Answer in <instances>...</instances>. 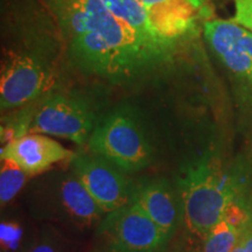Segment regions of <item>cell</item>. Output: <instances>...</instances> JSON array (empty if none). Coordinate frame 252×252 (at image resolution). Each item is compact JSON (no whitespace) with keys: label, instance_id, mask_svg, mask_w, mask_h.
I'll return each instance as SVG.
<instances>
[{"label":"cell","instance_id":"6da1fadb","mask_svg":"<svg viewBox=\"0 0 252 252\" xmlns=\"http://www.w3.org/2000/svg\"><path fill=\"white\" fill-rule=\"evenodd\" d=\"M178 185L186 225L200 237H207L222 220L225 207L239 200L235 178L210 160L191 163L179 178Z\"/></svg>","mask_w":252,"mask_h":252},{"label":"cell","instance_id":"7a4b0ae2","mask_svg":"<svg viewBox=\"0 0 252 252\" xmlns=\"http://www.w3.org/2000/svg\"><path fill=\"white\" fill-rule=\"evenodd\" d=\"M89 147L124 172H138L151 162L152 147L139 123L128 112L116 111L94 128Z\"/></svg>","mask_w":252,"mask_h":252},{"label":"cell","instance_id":"3957f363","mask_svg":"<svg viewBox=\"0 0 252 252\" xmlns=\"http://www.w3.org/2000/svg\"><path fill=\"white\" fill-rule=\"evenodd\" d=\"M99 232L113 252H156L169 239L134 201L110 213Z\"/></svg>","mask_w":252,"mask_h":252},{"label":"cell","instance_id":"277c9868","mask_svg":"<svg viewBox=\"0 0 252 252\" xmlns=\"http://www.w3.org/2000/svg\"><path fill=\"white\" fill-rule=\"evenodd\" d=\"M30 131L64 138L82 146L94 131V115L80 99L53 94L37 109Z\"/></svg>","mask_w":252,"mask_h":252},{"label":"cell","instance_id":"5b68a950","mask_svg":"<svg viewBox=\"0 0 252 252\" xmlns=\"http://www.w3.org/2000/svg\"><path fill=\"white\" fill-rule=\"evenodd\" d=\"M52 86L48 68L36 56L12 54L2 65L0 78L1 110L14 109L36 99Z\"/></svg>","mask_w":252,"mask_h":252},{"label":"cell","instance_id":"8992f818","mask_svg":"<svg viewBox=\"0 0 252 252\" xmlns=\"http://www.w3.org/2000/svg\"><path fill=\"white\" fill-rule=\"evenodd\" d=\"M80 179L104 213H112L132 201V189L115 165L102 157L80 156L72 160Z\"/></svg>","mask_w":252,"mask_h":252},{"label":"cell","instance_id":"52a82bcc","mask_svg":"<svg viewBox=\"0 0 252 252\" xmlns=\"http://www.w3.org/2000/svg\"><path fill=\"white\" fill-rule=\"evenodd\" d=\"M77 156L52 138L31 133L15 138L1 150V159H9L30 176L41 174L54 163L72 160Z\"/></svg>","mask_w":252,"mask_h":252},{"label":"cell","instance_id":"ba28073f","mask_svg":"<svg viewBox=\"0 0 252 252\" xmlns=\"http://www.w3.org/2000/svg\"><path fill=\"white\" fill-rule=\"evenodd\" d=\"M49 5L68 42L103 30L115 17L104 0H49Z\"/></svg>","mask_w":252,"mask_h":252},{"label":"cell","instance_id":"9c48e42d","mask_svg":"<svg viewBox=\"0 0 252 252\" xmlns=\"http://www.w3.org/2000/svg\"><path fill=\"white\" fill-rule=\"evenodd\" d=\"M241 26L234 21L212 20L204 24V36L214 53L236 77L252 89V56L238 43Z\"/></svg>","mask_w":252,"mask_h":252},{"label":"cell","instance_id":"30bf717a","mask_svg":"<svg viewBox=\"0 0 252 252\" xmlns=\"http://www.w3.org/2000/svg\"><path fill=\"white\" fill-rule=\"evenodd\" d=\"M132 201L137 202L165 234L171 237L179 220V208L168 181L157 179L132 189Z\"/></svg>","mask_w":252,"mask_h":252},{"label":"cell","instance_id":"8fae6325","mask_svg":"<svg viewBox=\"0 0 252 252\" xmlns=\"http://www.w3.org/2000/svg\"><path fill=\"white\" fill-rule=\"evenodd\" d=\"M201 6L197 0H166L147 7V14L159 36L175 41L191 31Z\"/></svg>","mask_w":252,"mask_h":252},{"label":"cell","instance_id":"7c38bea8","mask_svg":"<svg viewBox=\"0 0 252 252\" xmlns=\"http://www.w3.org/2000/svg\"><path fill=\"white\" fill-rule=\"evenodd\" d=\"M58 196L61 209L75 224L90 226L102 219L104 212L75 174L62 179Z\"/></svg>","mask_w":252,"mask_h":252},{"label":"cell","instance_id":"4fadbf2b","mask_svg":"<svg viewBox=\"0 0 252 252\" xmlns=\"http://www.w3.org/2000/svg\"><path fill=\"white\" fill-rule=\"evenodd\" d=\"M110 12L127 24L141 36L157 45L173 48L175 41L162 39L151 26L147 8L139 0H104Z\"/></svg>","mask_w":252,"mask_h":252},{"label":"cell","instance_id":"5bb4252c","mask_svg":"<svg viewBox=\"0 0 252 252\" xmlns=\"http://www.w3.org/2000/svg\"><path fill=\"white\" fill-rule=\"evenodd\" d=\"M28 175L17 163L9 159H1L0 169V202L4 207L13 200L26 184Z\"/></svg>","mask_w":252,"mask_h":252},{"label":"cell","instance_id":"9a60e30c","mask_svg":"<svg viewBox=\"0 0 252 252\" xmlns=\"http://www.w3.org/2000/svg\"><path fill=\"white\" fill-rule=\"evenodd\" d=\"M239 232L220 220L206 237L203 252H231L237 244Z\"/></svg>","mask_w":252,"mask_h":252},{"label":"cell","instance_id":"2e32d148","mask_svg":"<svg viewBox=\"0 0 252 252\" xmlns=\"http://www.w3.org/2000/svg\"><path fill=\"white\" fill-rule=\"evenodd\" d=\"M222 220H224L228 224L234 226L241 234V232L248 231V226L250 225L251 222V213L248 206H244V203L241 200H236L225 207Z\"/></svg>","mask_w":252,"mask_h":252},{"label":"cell","instance_id":"e0dca14e","mask_svg":"<svg viewBox=\"0 0 252 252\" xmlns=\"http://www.w3.org/2000/svg\"><path fill=\"white\" fill-rule=\"evenodd\" d=\"M235 14L232 21L252 32V0H234Z\"/></svg>","mask_w":252,"mask_h":252},{"label":"cell","instance_id":"ac0fdd59","mask_svg":"<svg viewBox=\"0 0 252 252\" xmlns=\"http://www.w3.org/2000/svg\"><path fill=\"white\" fill-rule=\"evenodd\" d=\"M21 236V230L14 224H1V243L6 248L14 249V245L18 243Z\"/></svg>","mask_w":252,"mask_h":252},{"label":"cell","instance_id":"d6986e66","mask_svg":"<svg viewBox=\"0 0 252 252\" xmlns=\"http://www.w3.org/2000/svg\"><path fill=\"white\" fill-rule=\"evenodd\" d=\"M28 252H62L61 244L58 243L50 235L42 236L36 243L32 245Z\"/></svg>","mask_w":252,"mask_h":252},{"label":"cell","instance_id":"ffe728a7","mask_svg":"<svg viewBox=\"0 0 252 252\" xmlns=\"http://www.w3.org/2000/svg\"><path fill=\"white\" fill-rule=\"evenodd\" d=\"M245 237V251L252 252V229L248 230L244 235Z\"/></svg>","mask_w":252,"mask_h":252},{"label":"cell","instance_id":"44dd1931","mask_svg":"<svg viewBox=\"0 0 252 252\" xmlns=\"http://www.w3.org/2000/svg\"><path fill=\"white\" fill-rule=\"evenodd\" d=\"M139 1L143 4L145 7H151V6L156 5V4H159V2H162V1H166V0H139ZM197 1L202 2V0H197Z\"/></svg>","mask_w":252,"mask_h":252},{"label":"cell","instance_id":"7402d4cb","mask_svg":"<svg viewBox=\"0 0 252 252\" xmlns=\"http://www.w3.org/2000/svg\"><path fill=\"white\" fill-rule=\"evenodd\" d=\"M231 252H247L245 251V237H243L241 241L237 242V244H236V247Z\"/></svg>","mask_w":252,"mask_h":252}]
</instances>
